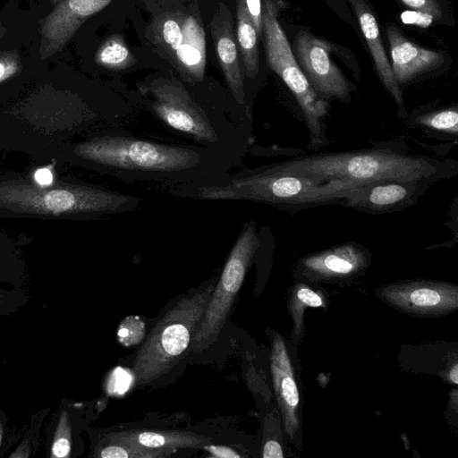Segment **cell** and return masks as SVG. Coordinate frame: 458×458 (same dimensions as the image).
Listing matches in <instances>:
<instances>
[{"label": "cell", "instance_id": "cell-7", "mask_svg": "<svg viewBox=\"0 0 458 458\" xmlns=\"http://www.w3.org/2000/svg\"><path fill=\"white\" fill-rule=\"evenodd\" d=\"M260 242L255 219L244 222L191 339L192 352L206 351L216 342Z\"/></svg>", "mask_w": 458, "mask_h": 458}, {"label": "cell", "instance_id": "cell-5", "mask_svg": "<svg viewBox=\"0 0 458 458\" xmlns=\"http://www.w3.org/2000/svg\"><path fill=\"white\" fill-rule=\"evenodd\" d=\"M214 287L211 283L182 297L159 319L133 360L132 372L137 385L157 380L178 362L191 344Z\"/></svg>", "mask_w": 458, "mask_h": 458}, {"label": "cell", "instance_id": "cell-24", "mask_svg": "<svg viewBox=\"0 0 458 458\" xmlns=\"http://www.w3.org/2000/svg\"><path fill=\"white\" fill-rule=\"evenodd\" d=\"M404 5L435 19L442 17V9L437 0H400Z\"/></svg>", "mask_w": 458, "mask_h": 458}, {"label": "cell", "instance_id": "cell-26", "mask_svg": "<svg viewBox=\"0 0 458 458\" xmlns=\"http://www.w3.org/2000/svg\"><path fill=\"white\" fill-rule=\"evenodd\" d=\"M244 2L259 36L262 32V0H244Z\"/></svg>", "mask_w": 458, "mask_h": 458}, {"label": "cell", "instance_id": "cell-21", "mask_svg": "<svg viewBox=\"0 0 458 458\" xmlns=\"http://www.w3.org/2000/svg\"><path fill=\"white\" fill-rule=\"evenodd\" d=\"M96 63L111 70H123L134 64V57L120 36L108 38L96 54Z\"/></svg>", "mask_w": 458, "mask_h": 458}, {"label": "cell", "instance_id": "cell-3", "mask_svg": "<svg viewBox=\"0 0 458 458\" xmlns=\"http://www.w3.org/2000/svg\"><path fill=\"white\" fill-rule=\"evenodd\" d=\"M358 187L341 182H320L306 176L279 173L261 165L229 173L216 180L169 187L167 192L174 197L194 200H247L290 210L341 203Z\"/></svg>", "mask_w": 458, "mask_h": 458}, {"label": "cell", "instance_id": "cell-16", "mask_svg": "<svg viewBox=\"0 0 458 458\" xmlns=\"http://www.w3.org/2000/svg\"><path fill=\"white\" fill-rule=\"evenodd\" d=\"M270 368L274 388L282 412L284 430L293 437L298 429L300 396L293 369L284 343L279 335L273 341Z\"/></svg>", "mask_w": 458, "mask_h": 458}, {"label": "cell", "instance_id": "cell-8", "mask_svg": "<svg viewBox=\"0 0 458 458\" xmlns=\"http://www.w3.org/2000/svg\"><path fill=\"white\" fill-rule=\"evenodd\" d=\"M1 196L8 204L21 200V204L17 207L28 210L70 213L93 218L132 212L142 202L139 196L90 185H74L43 192H34L30 188L29 191L8 188L7 195Z\"/></svg>", "mask_w": 458, "mask_h": 458}, {"label": "cell", "instance_id": "cell-27", "mask_svg": "<svg viewBox=\"0 0 458 458\" xmlns=\"http://www.w3.org/2000/svg\"><path fill=\"white\" fill-rule=\"evenodd\" d=\"M296 296L299 301L312 308L321 307L323 304L320 296L307 287H301L296 292Z\"/></svg>", "mask_w": 458, "mask_h": 458}, {"label": "cell", "instance_id": "cell-2", "mask_svg": "<svg viewBox=\"0 0 458 458\" xmlns=\"http://www.w3.org/2000/svg\"><path fill=\"white\" fill-rule=\"evenodd\" d=\"M138 91L142 106L167 128L241 163L249 147L250 117L239 106L204 102L173 76L144 81Z\"/></svg>", "mask_w": 458, "mask_h": 458}, {"label": "cell", "instance_id": "cell-13", "mask_svg": "<svg viewBox=\"0 0 458 458\" xmlns=\"http://www.w3.org/2000/svg\"><path fill=\"white\" fill-rule=\"evenodd\" d=\"M112 0H64L47 16L41 27L40 57L53 55L74 35L87 18Z\"/></svg>", "mask_w": 458, "mask_h": 458}, {"label": "cell", "instance_id": "cell-30", "mask_svg": "<svg viewBox=\"0 0 458 458\" xmlns=\"http://www.w3.org/2000/svg\"><path fill=\"white\" fill-rule=\"evenodd\" d=\"M264 458H283V450L280 444L275 440L267 441L263 448Z\"/></svg>", "mask_w": 458, "mask_h": 458}, {"label": "cell", "instance_id": "cell-11", "mask_svg": "<svg viewBox=\"0 0 458 458\" xmlns=\"http://www.w3.org/2000/svg\"><path fill=\"white\" fill-rule=\"evenodd\" d=\"M380 294L392 305L416 314H442L458 305L457 287L443 283L396 284L382 288Z\"/></svg>", "mask_w": 458, "mask_h": 458}, {"label": "cell", "instance_id": "cell-29", "mask_svg": "<svg viewBox=\"0 0 458 458\" xmlns=\"http://www.w3.org/2000/svg\"><path fill=\"white\" fill-rule=\"evenodd\" d=\"M212 457L218 458H235L241 457V455L236 453V451L225 446V445H216L212 444H208L203 447Z\"/></svg>", "mask_w": 458, "mask_h": 458}, {"label": "cell", "instance_id": "cell-31", "mask_svg": "<svg viewBox=\"0 0 458 458\" xmlns=\"http://www.w3.org/2000/svg\"><path fill=\"white\" fill-rule=\"evenodd\" d=\"M53 454L56 457H64L70 452V442L67 438L57 439L52 448Z\"/></svg>", "mask_w": 458, "mask_h": 458}, {"label": "cell", "instance_id": "cell-33", "mask_svg": "<svg viewBox=\"0 0 458 458\" xmlns=\"http://www.w3.org/2000/svg\"><path fill=\"white\" fill-rule=\"evenodd\" d=\"M457 375H458V366H457V364H455L450 371V380L454 384L458 383V376Z\"/></svg>", "mask_w": 458, "mask_h": 458}, {"label": "cell", "instance_id": "cell-23", "mask_svg": "<svg viewBox=\"0 0 458 458\" xmlns=\"http://www.w3.org/2000/svg\"><path fill=\"white\" fill-rule=\"evenodd\" d=\"M416 122L420 126L456 135L458 132V112L456 108H446L419 116Z\"/></svg>", "mask_w": 458, "mask_h": 458}, {"label": "cell", "instance_id": "cell-35", "mask_svg": "<svg viewBox=\"0 0 458 458\" xmlns=\"http://www.w3.org/2000/svg\"><path fill=\"white\" fill-rule=\"evenodd\" d=\"M0 440H1V437H0Z\"/></svg>", "mask_w": 458, "mask_h": 458}, {"label": "cell", "instance_id": "cell-28", "mask_svg": "<svg viewBox=\"0 0 458 458\" xmlns=\"http://www.w3.org/2000/svg\"><path fill=\"white\" fill-rule=\"evenodd\" d=\"M114 373L110 377V380L108 383V391L109 393H116L117 386L120 385L121 393H124L129 387L130 384H124V378L129 377L130 376L126 371L122 369L121 368H117Z\"/></svg>", "mask_w": 458, "mask_h": 458}, {"label": "cell", "instance_id": "cell-18", "mask_svg": "<svg viewBox=\"0 0 458 458\" xmlns=\"http://www.w3.org/2000/svg\"><path fill=\"white\" fill-rule=\"evenodd\" d=\"M357 15L360 30L375 63L379 79L399 106H403V94L396 82L380 37L374 13L364 0H350Z\"/></svg>", "mask_w": 458, "mask_h": 458}, {"label": "cell", "instance_id": "cell-25", "mask_svg": "<svg viewBox=\"0 0 458 458\" xmlns=\"http://www.w3.org/2000/svg\"><path fill=\"white\" fill-rule=\"evenodd\" d=\"M20 69V58L15 51L0 54V81L11 77Z\"/></svg>", "mask_w": 458, "mask_h": 458}, {"label": "cell", "instance_id": "cell-4", "mask_svg": "<svg viewBox=\"0 0 458 458\" xmlns=\"http://www.w3.org/2000/svg\"><path fill=\"white\" fill-rule=\"evenodd\" d=\"M266 165L276 172L302 175L320 182L353 185L377 181L428 183L444 177L440 162L388 149L322 153Z\"/></svg>", "mask_w": 458, "mask_h": 458}, {"label": "cell", "instance_id": "cell-15", "mask_svg": "<svg viewBox=\"0 0 458 458\" xmlns=\"http://www.w3.org/2000/svg\"><path fill=\"white\" fill-rule=\"evenodd\" d=\"M386 36L392 59L391 68L398 84L406 83L420 74L436 69L444 62L441 53L411 42L393 24H388Z\"/></svg>", "mask_w": 458, "mask_h": 458}, {"label": "cell", "instance_id": "cell-6", "mask_svg": "<svg viewBox=\"0 0 458 458\" xmlns=\"http://www.w3.org/2000/svg\"><path fill=\"white\" fill-rule=\"evenodd\" d=\"M281 0H263L262 31L270 68L283 80L301 108L310 134V147L318 149L328 143L325 118L328 103L310 86L293 55L289 41L278 21L284 7Z\"/></svg>", "mask_w": 458, "mask_h": 458}, {"label": "cell", "instance_id": "cell-9", "mask_svg": "<svg viewBox=\"0 0 458 458\" xmlns=\"http://www.w3.org/2000/svg\"><path fill=\"white\" fill-rule=\"evenodd\" d=\"M153 38L161 53L191 84L204 80L206 69V39L200 21L194 14L168 13L157 18Z\"/></svg>", "mask_w": 458, "mask_h": 458}, {"label": "cell", "instance_id": "cell-20", "mask_svg": "<svg viewBox=\"0 0 458 458\" xmlns=\"http://www.w3.org/2000/svg\"><path fill=\"white\" fill-rule=\"evenodd\" d=\"M259 34L244 0H236V43L240 50L244 74L250 80L259 73Z\"/></svg>", "mask_w": 458, "mask_h": 458}, {"label": "cell", "instance_id": "cell-14", "mask_svg": "<svg viewBox=\"0 0 458 458\" xmlns=\"http://www.w3.org/2000/svg\"><path fill=\"white\" fill-rule=\"evenodd\" d=\"M425 186L399 181L369 182L352 191L341 204L369 213L395 211L415 203Z\"/></svg>", "mask_w": 458, "mask_h": 458}, {"label": "cell", "instance_id": "cell-32", "mask_svg": "<svg viewBox=\"0 0 458 458\" xmlns=\"http://www.w3.org/2000/svg\"><path fill=\"white\" fill-rule=\"evenodd\" d=\"M35 180L39 185H49L52 183L53 175L49 169L40 168L35 173Z\"/></svg>", "mask_w": 458, "mask_h": 458}, {"label": "cell", "instance_id": "cell-17", "mask_svg": "<svg viewBox=\"0 0 458 458\" xmlns=\"http://www.w3.org/2000/svg\"><path fill=\"white\" fill-rule=\"evenodd\" d=\"M306 271L321 277H343L364 268L368 263L366 250L354 242L327 249L302 259Z\"/></svg>", "mask_w": 458, "mask_h": 458}, {"label": "cell", "instance_id": "cell-34", "mask_svg": "<svg viewBox=\"0 0 458 458\" xmlns=\"http://www.w3.org/2000/svg\"><path fill=\"white\" fill-rule=\"evenodd\" d=\"M52 1H56V0H52Z\"/></svg>", "mask_w": 458, "mask_h": 458}, {"label": "cell", "instance_id": "cell-19", "mask_svg": "<svg viewBox=\"0 0 458 458\" xmlns=\"http://www.w3.org/2000/svg\"><path fill=\"white\" fill-rule=\"evenodd\" d=\"M107 437L110 441L157 449L203 448L211 443L208 437L179 430H125L111 433Z\"/></svg>", "mask_w": 458, "mask_h": 458}, {"label": "cell", "instance_id": "cell-1", "mask_svg": "<svg viewBox=\"0 0 458 458\" xmlns=\"http://www.w3.org/2000/svg\"><path fill=\"white\" fill-rule=\"evenodd\" d=\"M74 152L92 168L126 183L166 188L225 176L237 164L199 146L163 143L114 126L78 144Z\"/></svg>", "mask_w": 458, "mask_h": 458}, {"label": "cell", "instance_id": "cell-12", "mask_svg": "<svg viewBox=\"0 0 458 458\" xmlns=\"http://www.w3.org/2000/svg\"><path fill=\"white\" fill-rule=\"evenodd\" d=\"M217 59L233 101L250 117L246 106L243 72L233 30V14L220 3L210 23Z\"/></svg>", "mask_w": 458, "mask_h": 458}, {"label": "cell", "instance_id": "cell-22", "mask_svg": "<svg viewBox=\"0 0 458 458\" xmlns=\"http://www.w3.org/2000/svg\"><path fill=\"white\" fill-rule=\"evenodd\" d=\"M176 449H157L128 443L114 442L99 451L102 458H164L170 456Z\"/></svg>", "mask_w": 458, "mask_h": 458}, {"label": "cell", "instance_id": "cell-10", "mask_svg": "<svg viewBox=\"0 0 458 458\" xmlns=\"http://www.w3.org/2000/svg\"><path fill=\"white\" fill-rule=\"evenodd\" d=\"M294 49L299 66L319 96L348 101L350 84L331 58L329 43L300 30L295 38Z\"/></svg>", "mask_w": 458, "mask_h": 458}]
</instances>
